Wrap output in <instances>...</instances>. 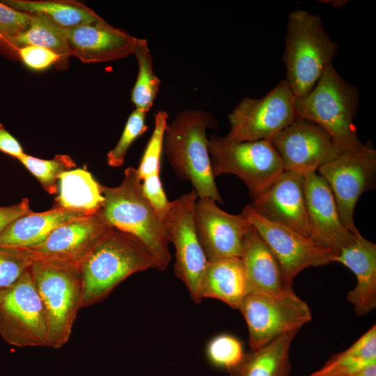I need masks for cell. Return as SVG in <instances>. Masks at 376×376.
<instances>
[{"label":"cell","instance_id":"6da1fadb","mask_svg":"<svg viewBox=\"0 0 376 376\" xmlns=\"http://www.w3.org/2000/svg\"><path fill=\"white\" fill-rule=\"evenodd\" d=\"M102 192L101 213L107 223L141 242L152 253L156 269H166L171 256L164 221L145 196L136 169L128 167L120 185L102 186Z\"/></svg>","mask_w":376,"mask_h":376},{"label":"cell","instance_id":"7a4b0ae2","mask_svg":"<svg viewBox=\"0 0 376 376\" xmlns=\"http://www.w3.org/2000/svg\"><path fill=\"white\" fill-rule=\"evenodd\" d=\"M218 126L215 116L200 109H185L168 124L163 151L175 173L189 181L199 198L224 203L212 174L207 130Z\"/></svg>","mask_w":376,"mask_h":376},{"label":"cell","instance_id":"3957f363","mask_svg":"<svg viewBox=\"0 0 376 376\" xmlns=\"http://www.w3.org/2000/svg\"><path fill=\"white\" fill-rule=\"evenodd\" d=\"M156 267L152 253L141 242L111 227L81 266V308L104 300L130 275Z\"/></svg>","mask_w":376,"mask_h":376},{"label":"cell","instance_id":"277c9868","mask_svg":"<svg viewBox=\"0 0 376 376\" xmlns=\"http://www.w3.org/2000/svg\"><path fill=\"white\" fill-rule=\"evenodd\" d=\"M358 100L357 88L331 64L311 91L295 97L296 116L322 128L341 152L356 150L363 146L354 124Z\"/></svg>","mask_w":376,"mask_h":376},{"label":"cell","instance_id":"5b68a950","mask_svg":"<svg viewBox=\"0 0 376 376\" xmlns=\"http://www.w3.org/2000/svg\"><path fill=\"white\" fill-rule=\"evenodd\" d=\"M285 40V80L295 96L300 97L332 64L338 45L329 38L319 16L300 9L288 15Z\"/></svg>","mask_w":376,"mask_h":376},{"label":"cell","instance_id":"8992f818","mask_svg":"<svg viewBox=\"0 0 376 376\" xmlns=\"http://www.w3.org/2000/svg\"><path fill=\"white\" fill-rule=\"evenodd\" d=\"M30 272L45 311L49 347L61 348L68 342L81 308V268L36 260Z\"/></svg>","mask_w":376,"mask_h":376},{"label":"cell","instance_id":"52a82bcc","mask_svg":"<svg viewBox=\"0 0 376 376\" xmlns=\"http://www.w3.org/2000/svg\"><path fill=\"white\" fill-rule=\"evenodd\" d=\"M208 152L214 177L235 175L246 185L252 198L284 171L276 150L266 140L229 142L223 136L211 135Z\"/></svg>","mask_w":376,"mask_h":376},{"label":"cell","instance_id":"ba28073f","mask_svg":"<svg viewBox=\"0 0 376 376\" xmlns=\"http://www.w3.org/2000/svg\"><path fill=\"white\" fill-rule=\"evenodd\" d=\"M0 336L18 347H49L45 311L30 268L0 290Z\"/></svg>","mask_w":376,"mask_h":376},{"label":"cell","instance_id":"9c48e42d","mask_svg":"<svg viewBox=\"0 0 376 376\" xmlns=\"http://www.w3.org/2000/svg\"><path fill=\"white\" fill-rule=\"evenodd\" d=\"M295 96L285 79L261 98L245 97L228 114L229 142L270 141L295 118Z\"/></svg>","mask_w":376,"mask_h":376},{"label":"cell","instance_id":"30bf717a","mask_svg":"<svg viewBox=\"0 0 376 376\" xmlns=\"http://www.w3.org/2000/svg\"><path fill=\"white\" fill-rule=\"evenodd\" d=\"M318 171L331 191L343 224L354 236L359 235L354 222L356 204L365 191L375 187L376 150L372 143L342 152Z\"/></svg>","mask_w":376,"mask_h":376},{"label":"cell","instance_id":"8fae6325","mask_svg":"<svg viewBox=\"0 0 376 376\" xmlns=\"http://www.w3.org/2000/svg\"><path fill=\"white\" fill-rule=\"evenodd\" d=\"M198 198L194 189L182 194L170 203L164 217L169 241L175 248V274L196 304L203 299L201 279L208 262L194 225V206Z\"/></svg>","mask_w":376,"mask_h":376},{"label":"cell","instance_id":"7c38bea8","mask_svg":"<svg viewBox=\"0 0 376 376\" xmlns=\"http://www.w3.org/2000/svg\"><path fill=\"white\" fill-rule=\"evenodd\" d=\"M238 310L247 324L250 350L258 349L283 334L299 331L312 318L308 306L297 295L276 297L248 294Z\"/></svg>","mask_w":376,"mask_h":376},{"label":"cell","instance_id":"4fadbf2b","mask_svg":"<svg viewBox=\"0 0 376 376\" xmlns=\"http://www.w3.org/2000/svg\"><path fill=\"white\" fill-rule=\"evenodd\" d=\"M269 141L283 170L303 176L317 173L342 152L322 128L299 117Z\"/></svg>","mask_w":376,"mask_h":376},{"label":"cell","instance_id":"5bb4252c","mask_svg":"<svg viewBox=\"0 0 376 376\" xmlns=\"http://www.w3.org/2000/svg\"><path fill=\"white\" fill-rule=\"evenodd\" d=\"M242 212L276 256L287 281L292 283L293 279L305 268L334 262L336 256L335 251L264 218L250 205H246Z\"/></svg>","mask_w":376,"mask_h":376},{"label":"cell","instance_id":"9a60e30c","mask_svg":"<svg viewBox=\"0 0 376 376\" xmlns=\"http://www.w3.org/2000/svg\"><path fill=\"white\" fill-rule=\"evenodd\" d=\"M111 228L100 209L95 214L59 226L42 243L27 249L34 261L53 262L81 268Z\"/></svg>","mask_w":376,"mask_h":376},{"label":"cell","instance_id":"2e32d148","mask_svg":"<svg viewBox=\"0 0 376 376\" xmlns=\"http://www.w3.org/2000/svg\"><path fill=\"white\" fill-rule=\"evenodd\" d=\"M194 225L207 261L241 258L244 237L253 226L242 212H226L209 198L197 199Z\"/></svg>","mask_w":376,"mask_h":376},{"label":"cell","instance_id":"e0dca14e","mask_svg":"<svg viewBox=\"0 0 376 376\" xmlns=\"http://www.w3.org/2000/svg\"><path fill=\"white\" fill-rule=\"evenodd\" d=\"M304 192L311 240L336 254L352 244L355 237L343 224L325 180L317 173L304 175Z\"/></svg>","mask_w":376,"mask_h":376},{"label":"cell","instance_id":"ac0fdd59","mask_svg":"<svg viewBox=\"0 0 376 376\" xmlns=\"http://www.w3.org/2000/svg\"><path fill=\"white\" fill-rule=\"evenodd\" d=\"M56 26L65 40L70 56L87 63L126 58L133 54L139 39L104 19L72 28Z\"/></svg>","mask_w":376,"mask_h":376},{"label":"cell","instance_id":"d6986e66","mask_svg":"<svg viewBox=\"0 0 376 376\" xmlns=\"http://www.w3.org/2000/svg\"><path fill=\"white\" fill-rule=\"evenodd\" d=\"M252 199L249 205L258 214L311 240L303 175L284 171L267 189Z\"/></svg>","mask_w":376,"mask_h":376},{"label":"cell","instance_id":"ffe728a7","mask_svg":"<svg viewBox=\"0 0 376 376\" xmlns=\"http://www.w3.org/2000/svg\"><path fill=\"white\" fill-rule=\"evenodd\" d=\"M248 294L276 297H293L292 283L287 281L281 267L268 245L253 226L246 235L241 256Z\"/></svg>","mask_w":376,"mask_h":376},{"label":"cell","instance_id":"44dd1931","mask_svg":"<svg viewBox=\"0 0 376 376\" xmlns=\"http://www.w3.org/2000/svg\"><path fill=\"white\" fill-rule=\"evenodd\" d=\"M350 245L342 248L334 258L356 276L357 285L347 299L358 316L369 313L376 307V244L361 233L354 236Z\"/></svg>","mask_w":376,"mask_h":376},{"label":"cell","instance_id":"7402d4cb","mask_svg":"<svg viewBox=\"0 0 376 376\" xmlns=\"http://www.w3.org/2000/svg\"><path fill=\"white\" fill-rule=\"evenodd\" d=\"M96 212L58 206L43 212H31L14 220L0 232V246L30 249L45 241L59 226Z\"/></svg>","mask_w":376,"mask_h":376},{"label":"cell","instance_id":"603a6c76","mask_svg":"<svg viewBox=\"0 0 376 376\" xmlns=\"http://www.w3.org/2000/svg\"><path fill=\"white\" fill-rule=\"evenodd\" d=\"M202 298L219 299L238 309L247 295L243 264L240 258L208 261L201 279Z\"/></svg>","mask_w":376,"mask_h":376},{"label":"cell","instance_id":"cb8c5ba5","mask_svg":"<svg viewBox=\"0 0 376 376\" xmlns=\"http://www.w3.org/2000/svg\"><path fill=\"white\" fill-rule=\"evenodd\" d=\"M297 332L283 334L258 349L244 353L235 366L227 370L230 376H289L290 348Z\"/></svg>","mask_w":376,"mask_h":376},{"label":"cell","instance_id":"d4e9b609","mask_svg":"<svg viewBox=\"0 0 376 376\" xmlns=\"http://www.w3.org/2000/svg\"><path fill=\"white\" fill-rule=\"evenodd\" d=\"M7 6L19 11L43 16L61 28H72L103 21L84 4L72 0H3Z\"/></svg>","mask_w":376,"mask_h":376},{"label":"cell","instance_id":"484cf974","mask_svg":"<svg viewBox=\"0 0 376 376\" xmlns=\"http://www.w3.org/2000/svg\"><path fill=\"white\" fill-rule=\"evenodd\" d=\"M58 207L97 212L104 201L100 185L85 169H76L61 173L57 181Z\"/></svg>","mask_w":376,"mask_h":376},{"label":"cell","instance_id":"4316f807","mask_svg":"<svg viewBox=\"0 0 376 376\" xmlns=\"http://www.w3.org/2000/svg\"><path fill=\"white\" fill-rule=\"evenodd\" d=\"M372 364H376L375 324L350 347L332 356L310 376H350Z\"/></svg>","mask_w":376,"mask_h":376},{"label":"cell","instance_id":"83f0119b","mask_svg":"<svg viewBox=\"0 0 376 376\" xmlns=\"http://www.w3.org/2000/svg\"><path fill=\"white\" fill-rule=\"evenodd\" d=\"M29 27L21 33L1 42L2 47L15 51L25 46H37L53 51L61 57L62 61L70 56L65 40L54 24L43 16L32 15Z\"/></svg>","mask_w":376,"mask_h":376},{"label":"cell","instance_id":"f1b7e54d","mask_svg":"<svg viewBox=\"0 0 376 376\" xmlns=\"http://www.w3.org/2000/svg\"><path fill=\"white\" fill-rule=\"evenodd\" d=\"M133 54L139 70L131 92V101L135 109L148 113L157 97L161 81L153 71L152 55L146 39H138Z\"/></svg>","mask_w":376,"mask_h":376},{"label":"cell","instance_id":"f546056e","mask_svg":"<svg viewBox=\"0 0 376 376\" xmlns=\"http://www.w3.org/2000/svg\"><path fill=\"white\" fill-rule=\"evenodd\" d=\"M19 160L50 194L57 193V181L60 175L76 166L72 158L66 155H57L54 158L46 160L24 153Z\"/></svg>","mask_w":376,"mask_h":376},{"label":"cell","instance_id":"4dcf8cb0","mask_svg":"<svg viewBox=\"0 0 376 376\" xmlns=\"http://www.w3.org/2000/svg\"><path fill=\"white\" fill-rule=\"evenodd\" d=\"M168 118V112L164 109H159L154 114V129L136 169L141 180L148 175L160 173L164 137L169 124Z\"/></svg>","mask_w":376,"mask_h":376},{"label":"cell","instance_id":"1f68e13d","mask_svg":"<svg viewBox=\"0 0 376 376\" xmlns=\"http://www.w3.org/2000/svg\"><path fill=\"white\" fill-rule=\"evenodd\" d=\"M33 262L27 249L0 246V290L14 283Z\"/></svg>","mask_w":376,"mask_h":376},{"label":"cell","instance_id":"d6a6232c","mask_svg":"<svg viewBox=\"0 0 376 376\" xmlns=\"http://www.w3.org/2000/svg\"><path fill=\"white\" fill-rule=\"evenodd\" d=\"M207 357L214 366L227 370L235 366L244 352L241 341L230 334H220L213 338L206 348Z\"/></svg>","mask_w":376,"mask_h":376},{"label":"cell","instance_id":"836d02e7","mask_svg":"<svg viewBox=\"0 0 376 376\" xmlns=\"http://www.w3.org/2000/svg\"><path fill=\"white\" fill-rule=\"evenodd\" d=\"M146 113L144 111L138 109H135L130 113L119 141L107 154V161L110 166H122L130 146L139 136L147 131Z\"/></svg>","mask_w":376,"mask_h":376},{"label":"cell","instance_id":"e575fe53","mask_svg":"<svg viewBox=\"0 0 376 376\" xmlns=\"http://www.w3.org/2000/svg\"><path fill=\"white\" fill-rule=\"evenodd\" d=\"M33 15L17 10L0 1V42L27 29Z\"/></svg>","mask_w":376,"mask_h":376},{"label":"cell","instance_id":"d590c367","mask_svg":"<svg viewBox=\"0 0 376 376\" xmlns=\"http://www.w3.org/2000/svg\"><path fill=\"white\" fill-rule=\"evenodd\" d=\"M15 52L26 66L35 70L46 69L62 61L61 57L53 51L37 46L22 47Z\"/></svg>","mask_w":376,"mask_h":376},{"label":"cell","instance_id":"8d00e7d4","mask_svg":"<svg viewBox=\"0 0 376 376\" xmlns=\"http://www.w3.org/2000/svg\"><path fill=\"white\" fill-rule=\"evenodd\" d=\"M143 192L155 209L157 213L164 219L169 205L160 180L159 173L147 176L141 180Z\"/></svg>","mask_w":376,"mask_h":376},{"label":"cell","instance_id":"74e56055","mask_svg":"<svg viewBox=\"0 0 376 376\" xmlns=\"http://www.w3.org/2000/svg\"><path fill=\"white\" fill-rule=\"evenodd\" d=\"M31 212L27 198L13 205L0 206V232L14 220Z\"/></svg>","mask_w":376,"mask_h":376},{"label":"cell","instance_id":"f35d334b","mask_svg":"<svg viewBox=\"0 0 376 376\" xmlns=\"http://www.w3.org/2000/svg\"><path fill=\"white\" fill-rule=\"evenodd\" d=\"M0 151L19 159L24 154L19 141L0 123Z\"/></svg>","mask_w":376,"mask_h":376},{"label":"cell","instance_id":"ab89813d","mask_svg":"<svg viewBox=\"0 0 376 376\" xmlns=\"http://www.w3.org/2000/svg\"><path fill=\"white\" fill-rule=\"evenodd\" d=\"M350 376H376V364L366 366Z\"/></svg>","mask_w":376,"mask_h":376}]
</instances>
